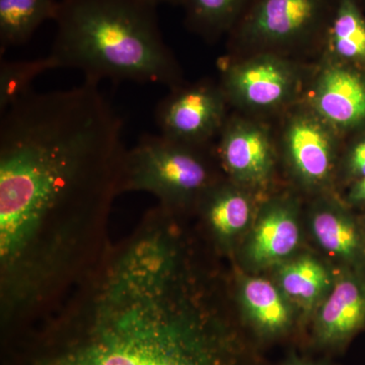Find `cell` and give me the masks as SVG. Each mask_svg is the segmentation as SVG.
<instances>
[{"mask_svg":"<svg viewBox=\"0 0 365 365\" xmlns=\"http://www.w3.org/2000/svg\"><path fill=\"white\" fill-rule=\"evenodd\" d=\"M169 209L106 252L60 309L63 341L38 365H259L186 267Z\"/></svg>","mask_w":365,"mask_h":365,"instance_id":"cell-1","label":"cell"},{"mask_svg":"<svg viewBox=\"0 0 365 365\" xmlns=\"http://www.w3.org/2000/svg\"><path fill=\"white\" fill-rule=\"evenodd\" d=\"M50 57L56 68L102 79L182 85V72L163 40L157 6L143 0H61Z\"/></svg>","mask_w":365,"mask_h":365,"instance_id":"cell-2","label":"cell"},{"mask_svg":"<svg viewBox=\"0 0 365 365\" xmlns=\"http://www.w3.org/2000/svg\"><path fill=\"white\" fill-rule=\"evenodd\" d=\"M204 148L160 133L141 136L125 155L121 191L148 192L169 209L192 202L212 187Z\"/></svg>","mask_w":365,"mask_h":365,"instance_id":"cell-3","label":"cell"},{"mask_svg":"<svg viewBox=\"0 0 365 365\" xmlns=\"http://www.w3.org/2000/svg\"><path fill=\"white\" fill-rule=\"evenodd\" d=\"M335 0H253L228 34L239 54H289L323 45Z\"/></svg>","mask_w":365,"mask_h":365,"instance_id":"cell-4","label":"cell"},{"mask_svg":"<svg viewBox=\"0 0 365 365\" xmlns=\"http://www.w3.org/2000/svg\"><path fill=\"white\" fill-rule=\"evenodd\" d=\"M302 83V72L292 60L260 52L228 62L220 86L228 104L245 111L267 112L294 102Z\"/></svg>","mask_w":365,"mask_h":365,"instance_id":"cell-5","label":"cell"},{"mask_svg":"<svg viewBox=\"0 0 365 365\" xmlns=\"http://www.w3.org/2000/svg\"><path fill=\"white\" fill-rule=\"evenodd\" d=\"M158 103L155 121L160 134L180 143L206 145L227 122V98L222 86L209 81L170 88Z\"/></svg>","mask_w":365,"mask_h":365,"instance_id":"cell-6","label":"cell"},{"mask_svg":"<svg viewBox=\"0 0 365 365\" xmlns=\"http://www.w3.org/2000/svg\"><path fill=\"white\" fill-rule=\"evenodd\" d=\"M338 132L309 106L290 115L283 131V148L295 176L306 186L325 185L332 175Z\"/></svg>","mask_w":365,"mask_h":365,"instance_id":"cell-7","label":"cell"},{"mask_svg":"<svg viewBox=\"0 0 365 365\" xmlns=\"http://www.w3.org/2000/svg\"><path fill=\"white\" fill-rule=\"evenodd\" d=\"M307 106L335 130L365 124V72L327 59L314 76Z\"/></svg>","mask_w":365,"mask_h":365,"instance_id":"cell-8","label":"cell"},{"mask_svg":"<svg viewBox=\"0 0 365 365\" xmlns=\"http://www.w3.org/2000/svg\"><path fill=\"white\" fill-rule=\"evenodd\" d=\"M218 136V157L232 181L245 187L263 186L269 181L275 151L265 127L246 118L230 117Z\"/></svg>","mask_w":365,"mask_h":365,"instance_id":"cell-9","label":"cell"},{"mask_svg":"<svg viewBox=\"0 0 365 365\" xmlns=\"http://www.w3.org/2000/svg\"><path fill=\"white\" fill-rule=\"evenodd\" d=\"M365 328V275L345 274L317 316L313 343L326 350H339Z\"/></svg>","mask_w":365,"mask_h":365,"instance_id":"cell-10","label":"cell"},{"mask_svg":"<svg viewBox=\"0 0 365 365\" xmlns=\"http://www.w3.org/2000/svg\"><path fill=\"white\" fill-rule=\"evenodd\" d=\"M299 227L294 209L287 203L269 205L257 223L249 245V257L266 266L287 258L299 246Z\"/></svg>","mask_w":365,"mask_h":365,"instance_id":"cell-11","label":"cell"},{"mask_svg":"<svg viewBox=\"0 0 365 365\" xmlns=\"http://www.w3.org/2000/svg\"><path fill=\"white\" fill-rule=\"evenodd\" d=\"M241 297L255 332L263 339H277L292 328L294 316L287 297L270 281L247 279Z\"/></svg>","mask_w":365,"mask_h":365,"instance_id":"cell-12","label":"cell"},{"mask_svg":"<svg viewBox=\"0 0 365 365\" xmlns=\"http://www.w3.org/2000/svg\"><path fill=\"white\" fill-rule=\"evenodd\" d=\"M323 46L329 60L365 68V16L357 0H335Z\"/></svg>","mask_w":365,"mask_h":365,"instance_id":"cell-13","label":"cell"},{"mask_svg":"<svg viewBox=\"0 0 365 365\" xmlns=\"http://www.w3.org/2000/svg\"><path fill=\"white\" fill-rule=\"evenodd\" d=\"M57 0H0V51L25 44L48 21L56 20Z\"/></svg>","mask_w":365,"mask_h":365,"instance_id":"cell-14","label":"cell"},{"mask_svg":"<svg viewBox=\"0 0 365 365\" xmlns=\"http://www.w3.org/2000/svg\"><path fill=\"white\" fill-rule=\"evenodd\" d=\"M312 227L317 241L329 253L353 264L364 261V237L350 216L337 209H319L314 213Z\"/></svg>","mask_w":365,"mask_h":365,"instance_id":"cell-15","label":"cell"},{"mask_svg":"<svg viewBox=\"0 0 365 365\" xmlns=\"http://www.w3.org/2000/svg\"><path fill=\"white\" fill-rule=\"evenodd\" d=\"M253 0H182L185 25L207 42L232 32Z\"/></svg>","mask_w":365,"mask_h":365,"instance_id":"cell-16","label":"cell"},{"mask_svg":"<svg viewBox=\"0 0 365 365\" xmlns=\"http://www.w3.org/2000/svg\"><path fill=\"white\" fill-rule=\"evenodd\" d=\"M206 196L205 212L215 234L228 239L239 234L248 225L252 204L248 195L235 187H210Z\"/></svg>","mask_w":365,"mask_h":365,"instance_id":"cell-17","label":"cell"},{"mask_svg":"<svg viewBox=\"0 0 365 365\" xmlns=\"http://www.w3.org/2000/svg\"><path fill=\"white\" fill-rule=\"evenodd\" d=\"M279 282L287 299L309 309L321 299L330 281L328 272L319 262L302 257L280 269Z\"/></svg>","mask_w":365,"mask_h":365,"instance_id":"cell-18","label":"cell"},{"mask_svg":"<svg viewBox=\"0 0 365 365\" xmlns=\"http://www.w3.org/2000/svg\"><path fill=\"white\" fill-rule=\"evenodd\" d=\"M57 69L50 55L43 58L0 62V112L4 113L11 106L31 93L34 79L41 73Z\"/></svg>","mask_w":365,"mask_h":365,"instance_id":"cell-19","label":"cell"},{"mask_svg":"<svg viewBox=\"0 0 365 365\" xmlns=\"http://www.w3.org/2000/svg\"><path fill=\"white\" fill-rule=\"evenodd\" d=\"M346 163L350 176L356 180L365 177V136L352 146Z\"/></svg>","mask_w":365,"mask_h":365,"instance_id":"cell-20","label":"cell"},{"mask_svg":"<svg viewBox=\"0 0 365 365\" xmlns=\"http://www.w3.org/2000/svg\"><path fill=\"white\" fill-rule=\"evenodd\" d=\"M350 202L353 204L365 203V177L356 180L348 195Z\"/></svg>","mask_w":365,"mask_h":365,"instance_id":"cell-21","label":"cell"},{"mask_svg":"<svg viewBox=\"0 0 365 365\" xmlns=\"http://www.w3.org/2000/svg\"><path fill=\"white\" fill-rule=\"evenodd\" d=\"M284 365H326L323 364H317V362L311 361V360L299 359V357L292 355L287 360Z\"/></svg>","mask_w":365,"mask_h":365,"instance_id":"cell-22","label":"cell"},{"mask_svg":"<svg viewBox=\"0 0 365 365\" xmlns=\"http://www.w3.org/2000/svg\"><path fill=\"white\" fill-rule=\"evenodd\" d=\"M144 2L158 6L160 4H170V6H181L182 0H143Z\"/></svg>","mask_w":365,"mask_h":365,"instance_id":"cell-23","label":"cell"}]
</instances>
